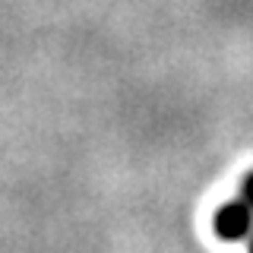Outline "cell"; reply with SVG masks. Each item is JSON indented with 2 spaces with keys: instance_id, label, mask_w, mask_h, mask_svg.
Here are the masks:
<instances>
[{
  "instance_id": "6da1fadb",
  "label": "cell",
  "mask_w": 253,
  "mask_h": 253,
  "mask_svg": "<svg viewBox=\"0 0 253 253\" xmlns=\"http://www.w3.org/2000/svg\"><path fill=\"white\" fill-rule=\"evenodd\" d=\"M215 234L221 241H253V174L241 184V193L231 203H225L215 215Z\"/></svg>"
},
{
  "instance_id": "7a4b0ae2",
  "label": "cell",
  "mask_w": 253,
  "mask_h": 253,
  "mask_svg": "<svg viewBox=\"0 0 253 253\" xmlns=\"http://www.w3.org/2000/svg\"><path fill=\"white\" fill-rule=\"evenodd\" d=\"M247 253H253V241H250V244H247Z\"/></svg>"
}]
</instances>
